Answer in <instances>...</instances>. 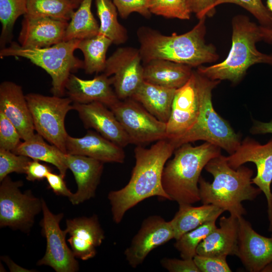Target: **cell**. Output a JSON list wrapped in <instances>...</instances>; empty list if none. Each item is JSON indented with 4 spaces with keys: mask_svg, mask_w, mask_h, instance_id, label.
<instances>
[{
    "mask_svg": "<svg viewBox=\"0 0 272 272\" xmlns=\"http://www.w3.org/2000/svg\"><path fill=\"white\" fill-rule=\"evenodd\" d=\"M175 149L168 139L157 141L149 148L136 147L135 165L128 183L108 194L114 223H120L129 210L147 198L158 196L170 200L163 189L162 177L164 166Z\"/></svg>",
    "mask_w": 272,
    "mask_h": 272,
    "instance_id": "1",
    "label": "cell"
},
{
    "mask_svg": "<svg viewBox=\"0 0 272 272\" xmlns=\"http://www.w3.org/2000/svg\"><path fill=\"white\" fill-rule=\"evenodd\" d=\"M206 18L190 31L165 35L151 28L142 26L137 31L139 51L143 64L154 59H164L198 67L219 59L216 49L205 40Z\"/></svg>",
    "mask_w": 272,
    "mask_h": 272,
    "instance_id": "2",
    "label": "cell"
},
{
    "mask_svg": "<svg viewBox=\"0 0 272 272\" xmlns=\"http://www.w3.org/2000/svg\"><path fill=\"white\" fill-rule=\"evenodd\" d=\"M213 177L212 183L200 176L199 195L202 204H211L237 218L246 214L242 202L252 200L261 192L252 185L253 170L244 166L231 167L222 154L211 159L205 167Z\"/></svg>",
    "mask_w": 272,
    "mask_h": 272,
    "instance_id": "3",
    "label": "cell"
},
{
    "mask_svg": "<svg viewBox=\"0 0 272 272\" xmlns=\"http://www.w3.org/2000/svg\"><path fill=\"white\" fill-rule=\"evenodd\" d=\"M261 40L260 25L247 16L236 15L232 20V44L227 56L221 62L201 65L196 71L212 80H228L237 84L252 65L263 63L272 66V54L261 52L256 48V43Z\"/></svg>",
    "mask_w": 272,
    "mask_h": 272,
    "instance_id": "4",
    "label": "cell"
},
{
    "mask_svg": "<svg viewBox=\"0 0 272 272\" xmlns=\"http://www.w3.org/2000/svg\"><path fill=\"white\" fill-rule=\"evenodd\" d=\"M221 148L210 143L193 147L180 146L173 158L164 166L162 183L170 200L178 205H192L200 201L198 181L201 172L212 159L221 155Z\"/></svg>",
    "mask_w": 272,
    "mask_h": 272,
    "instance_id": "5",
    "label": "cell"
},
{
    "mask_svg": "<svg viewBox=\"0 0 272 272\" xmlns=\"http://www.w3.org/2000/svg\"><path fill=\"white\" fill-rule=\"evenodd\" d=\"M199 97V112L193 126L181 137L169 140L176 149L186 143L205 141L233 154L240 146V136L230 124L215 111L212 103V91L220 81L212 80L195 71Z\"/></svg>",
    "mask_w": 272,
    "mask_h": 272,
    "instance_id": "6",
    "label": "cell"
},
{
    "mask_svg": "<svg viewBox=\"0 0 272 272\" xmlns=\"http://www.w3.org/2000/svg\"><path fill=\"white\" fill-rule=\"evenodd\" d=\"M79 41L80 40L63 41L44 48L25 47L13 42L9 46L1 48L0 57L16 56L29 60L51 77V91L53 95L62 97L65 92L66 82L71 73L84 69V61L74 55Z\"/></svg>",
    "mask_w": 272,
    "mask_h": 272,
    "instance_id": "7",
    "label": "cell"
},
{
    "mask_svg": "<svg viewBox=\"0 0 272 272\" xmlns=\"http://www.w3.org/2000/svg\"><path fill=\"white\" fill-rule=\"evenodd\" d=\"M26 98L35 131L48 142L66 153L68 134L64 120L68 112L73 109V102L67 97L45 96L29 93Z\"/></svg>",
    "mask_w": 272,
    "mask_h": 272,
    "instance_id": "8",
    "label": "cell"
},
{
    "mask_svg": "<svg viewBox=\"0 0 272 272\" xmlns=\"http://www.w3.org/2000/svg\"><path fill=\"white\" fill-rule=\"evenodd\" d=\"M21 180L13 181L8 175L0 185V227H9L29 233L35 219L42 210V198L31 190L22 192Z\"/></svg>",
    "mask_w": 272,
    "mask_h": 272,
    "instance_id": "9",
    "label": "cell"
},
{
    "mask_svg": "<svg viewBox=\"0 0 272 272\" xmlns=\"http://www.w3.org/2000/svg\"><path fill=\"white\" fill-rule=\"evenodd\" d=\"M110 109L128 135L130 144L143 146L167 139L166 123L158 120L134 99L119 100Z\"/></svg>",
    "mask_w": 272,
    "mask_h": 272,
    "instance_id": "10",
    "label": "cell"
},
{
    "mask_svg": "<svg viewBox=\"0 0 272 272\" xmlns=\"http://www.w3.org/2000/svg\"><path fill=\"white\" fill-rule=\"evenodd\" d=\"M42 200L43 217L40 225L42 235L46 240V247L37 265L50 266L56 272H76L79 270V263L66 244V231L61 230L59 225L63 214L52 213L45 201L42 198Z\"/></svg>",
    "mask_w": 272,
    "mask_h": 272,
    "instance_id": "11",
    "label": "cell"
},
{
    "mask_svg": "<svg viewBox=\"0 0 272 272\" xmlns=\"http://www.w3.org/2000/svg\"><path fill=\"white\" fill-rule=\"evenodd\" d=\"M229 166L237 169L247 162L255 164L257 172L252 182L262 192L266 199L269 231L272 232V138L265 144L247 137L236 151L226 157Z\"/></svg>",
    "mask_w": 272,
    "mask_h": 272,
    "instance_id": "12",
    "label": "cell"
},
{
    "mask_svg": "<svg viewBox=\"0 0 272 272\" xmlns=\"http://www.w3.org/2000/svg\"><path fill=\"white\" fill-rule=\"evenodd\" d=\"M139 49L117 48L108 58L103 73L112 76V86L119 100L131 98L144 81V66Z\"/></svg>",
    "mask_w": 272,
    "mask_h": 272,
    "instance_id": "13",
    "label": "cell"
},
{
    "mask_svg": "<svg viewBox=\"0 0 272 272\" xmlns=\"http://www.w3.org/2000/svg\"><path fill=\"white\" fill-rule=\"evenodd\" d=\"M173 239L174 233L170 221L158 215L149 216L143 221L125 250V259L131 267L136 268L153 250Z\"/></svg>",
    "mask_w": 272,
    "mask_h": 272,
    "instance_id": "14",
    "label": "cell"
},
{
    "mask_svg": "<svg viewBox=\"0 0 272 272\" xmlns=\"http://www.w3.org/2000/svg\"><path fill=\"white\" fill-rule=\"evenodd\" d=\"M199 112V97L195 71L188 81L176 89L166 123L167 139H177L195 124Z\"/></svg>",
    "mask_w": 272,
    "mask_h": 272,
    "instance_id": "15",
    "label": "cell"
},
{
    "mask_svg": "<svg viewBox=\"0 0 272 272\" xmlns=\"http://www.w3.org/2000/svg\"><path fill=\"white\" fill-rule=\"evenodd\" d=\"M238 220L237 256L248 271H262L272 262V234L269 237L261 235L243 216L239 217Z\"/></svg>",
    "mask_w": 272,
    "mask_h": 272,
    "instance_id": "16",
    "label": "cell"
},
{
    "mask_svg": "<svg viewBox=\"0 0 272 272\" xmlns=\"http://www.w3.org/2000/svg\"><path fill=\"white\" fill-rule=\"evenodd\" d=\"M73 107L77 111L85 128L95 129L122 148L130 144L128 135L114 113L103 104L97 102L88 104L73 103Z\"/></svg>",
    "mask_w": 272,
    "mask_h": 272,
    "instance_id": "17",
    "label": "cell"
},
{
    "mask_svg": "<svg viewBox=\"0 0 272 272\" xmlns=\"http://www.w3.org/2000/svg\"><path fill=\"white\" fill-rule=\"evenodd\" d=\"M67 240L76 258L87 260L94 257L96 248L105 239L98 216L81 217L66 220Z\"/></svg>",
    "mask_w": 272,
    "mask_h": 272,
    "instance_id": "18",
    "label": "cell"
},
{
    "mask_svg": "<svg viewBox=\"0 0 272 272\" xmlns=\"http://www.w3.org/2000/svg\"><path fill=\"white\" fill-rule=\"evenodd\" d=\"M0 111L15 125L23 141L35 134L31 114L21 86L11 81L1 84Z\"/></svg>",
    "mask_w": 272,
    "mask_h": 272,
    "instance_id": "19",
    "label": "cell"
},
{
    "mask_svg": "<svg viewBox=\"0 0 272 272\" xmlns=\"http://www.w3.org/2000/svg\"><path fill=\"white\" fill-rule=\"evenodd\" d=\"M112 85L111 77L104 73L91 80L82 79L71 74L66 82L65 90L73 103L97 102L110 108L119 100Z\"/></svg>",
    "mask_w": 272,
    "mask_h": 272,
    "instance_id": "20",
    "label": "cell"
},
{
    "mask_svg": "<svg viewBox=\"0 0 272 272\" xmlns=\"http://www.w3.org/2000/svg\"><path fill=\"white\" fill-rule=\"evenodd\" d=\"M68 22L49 17L24 16L18 37L19 44L25 47H47L63 41Z\"/></svg>",
    "mask_w": 272,
    "mask_h": 272,
    "instance_id": "21",
    "label": "cell"
},
{
    "mask_svg": "<svg viewBox=\"0 0 272 272\" xmlns=\"http://www.w3.org/2000/svg\"><path fill=\"white\" fill-rule=\"evenodd\" d=\"M68 169L73 173L77 190L69 199L78 205L95 196L103 173L104 163L87 156L66 154Z\"/></svg>",
    "mask_w": 272,
    "mask_h": 272,
    "instance_id": "22",
    "label": "cell"
},
{
    "mask_svg": "<svg viewBox=\"0 0 272 272\" xmlns=\"http://www.w3.org/2000/svg\"><path fill=\"white\" fill-rule=\"evenodd\" d=\"M65 147L67 154L83 155L103 163H123L125 157L123 148L91 130L82 138L68 135Z\"/></svg>",
    "mask_w": 272,
    "mask_h": 272,
    "instance_id": "23",
    "label": "cell"
},
{
    "mask_svg": "<svg viewBox=\"0 0 272 272\" xmlns=\"http://www.w3.org/2000/svg\"><path fill=\"white\" fill-rule=\"evenodd\" d=\"M217 227L198 245L196 253L206 256L226 258L237 256L238 251V218L230 215L220 219Z\"/></svg>",
    "mask_w": 272,
    "mask_h": 272,
    "instance_id": "24",
    "label": "cell"
},
{
    "mask_svg": "<svg viewBox=\"0 0 272 272\" xmlns=\"http://www.w3.org/2000/svg\"><path fill=\"white\" fill-rule=\"evenodd\" d=\"M143 66L144 81L175 89L188 81L193 71L189 65L164 59L152 60Z\"/></svg>",
    "mask_w": 272,
    "mask_h": 272,
    "instance_id": "25",
    "label": "cell"
},
{
    "mask_svg": "<svg viewBox=\"0 0 272 272\" xmlns=\"http://www.w3.org/2000/svg\"><path fill=\"white\" fill-rule=\"evenodd\" d=\"M176 90L144 81L131 98L158 120L167 123Z\"/></svg>",
    "mask_w": 272,
    "mask_h": 272,
    "instance_id": "26",
    "label": "cell"
},
{
    "mask_svg": "<svg viewBox=\"0 0 272 272\" xmlns=\"http://www.w3.org/2000/svg\"><path fill=\"white\" fill-rule=\"evenodd\" d=\"M224 211L211 204L193 207L190 204L179 205L178 211L170 221L174 239H178L188 232L206 222L217 220Z\"/></svg>",
    "mask_w": 272,
    "mask_h": 272,
    "instance_id": "27",
    "label": "cell"
},
{
    "mask_svg": "<svg viewBox=\"0 0 272 272\" xmlns=\"http://www.w3.org/2000/svg\"><path fill=\"white\" fill-rule=\"evenodd\" d=\"M38 133L30 139L21 142L12 152L24 155L32 160L43 161L55 166L64 178L68 169L66 154L52 144H48Z\"/></svg>",
    "mask_w": 272,
    "mask_h": 272,
    "instance_id": "28",
    "label": "cell"
},
{
    "mask_svg": "<svg viewBox=\"0 0 272 272\" xmlns=\"http://www.w3.org/2000/svg\"><path fill=\"white\" fill-rule=\"evenodd\" d=\"M92 0H83L68 22L63 41L83 40L97 35L99 25L91 11Z\"/></svg>",
    "mask_w": 272,
    "mask_h": 272,
    "instance_id": "29",
    "label": "cell"
},
{
    "mask_svg": "<svg viewBox=\"0 0 272 272\" xmlns=\"http://www.w3.org/2000/svg\"><path fill=\"white\" fill-rule=\"evenodd\" d=\"M112 41L107 37L98 34L88 39L80 40L78 49L84 56V69L87 74L104 72L106 63V53Z\"/></svg>",
    "mask_w": 272,
    "mask_h": 272,
    "instance_id": "30",
    "label": "cell"
},
{
    "mask_svg": "<svg viewBox=\"0 0 272 272\" xmlns=\"http://www.w3.org/2000/svg\"><path fill=\"white\" fill-rule=\"evenodd\" d=\"M97 16L100 20L99 34L120 45L128 39L127 31L117 19V10L111 0H95Z\"/></svg>",
    "mask_w": 272,
    "mask_h": 272,
    "instance_id": "31",
    "label": "cell"
},
{
    "mask_svg": "<svg viewBox=\"0 0 272 272\" xmlns=\"http://www.w3.org/2000/svg\"><path fill=\"white\" fill-rule=\"evenodd\" d=\"M78 8L72 0H28L25 15L68 22Z\"/></svg>",
    "mask_w": 272,
    "mask_h": 272,
    "instance_id": "32",
    "label": "cell"
},
{
    "mask_svg": "<svg viewBox=\"0 0 272 272\" xmlns=\"http://www.w3.org/2000/svg\"><path fill=\"white\" fill-rule=\"evenodd\" d=\"M28 0H0V36L1 48L12 42L13 30L17 19L27 12Z\"/></svg>",
    "mask_w": 272,
    "mask_h": 272,
    "instance_id": "33",
    "label": "cell"
},
{
    "mask_svg": "<svg viewBox=\"0 0 272 272\" xmlns=\"http://www.w3.org/2000/svg\"><path fill=\"white\" fill-rule=\"evenodd\" d=\"M216 220H212L200 225L184 234L176 240L174 246L183 259H193L196 254L198 245L217 227Z\"/></svg>",
    "mask_w": 272,
    "mask_h": 272,
    "instance_id": "34",
    "label": "cell"
},
{
    "mask_svg": "<svg viewBox=\"0 0 272 272\" xmlns=\"http://www.w3.org/2000/svg\"><path fill=\"white\" fill-rule=\"evenodd\" d=\"M152 14L168 19L189 20L192 14L188 0H147Z\"/></svg>",
    "mask_w": 272,
    "mask_h": 272,
    "instance_id": "35",
    "label": "cell"
},
{
    "mask_svg": "<svg viewBox=\"0 0 272 272\" xmlns=\"http://www.w3.org/2000/svg\"><path fill=\"white\" fill-rule=\"evenodd\" d=\"M224 4L238 5L250 13L258 21L260 25L272 26V17L262 0H217L213 5L211 11L213 15L216 8Z\"/></svg>",
    "mask_w": 272,
    "mask_h": 272,
    "instance_id": "36",
    "label": "cell"
},
{
    "mask_svg": "<svg viewBox=\"0 0 272 272\" xmlns=\"http://www.w3.org/2000/svg\"><path fill=\"white\" fill-rule=\"evenodd\" d=\"M31 160L24 155L0 149V182L13 172L25 174L27 166Z\"/></svg>",
    "mask_w": 272,
    "mask_h": 272,
    "instance_id": "37",
    "label": "cell"
},
{
    "mask_svg": "<svg viewBox=\"0 0 272 272\" xmlns=\"http://www.w3.org/2000/svg\"><path fill=\"white\" fill-rule=\"evenodd\" d=\"M21 139L15 125L0 111V149L13 151L20 144Z\"/></svg>",
    "mask_w": 272,
    "mask_h": 272,
    "instance_id": "38",
    "label": "cell"
},
{
    "mask_svg": "<svg viewBox=\"0 0 272 272\" xmlns=\"http://www.w3.org/2000/svg\"><path fill=\"white\" fill-rule=\"evenodd\" d=\"M113 3L122 19H126L133 13H137L147 19L151 17L147 0H113Z\"/></svg>",
    "mask_w": 272,
    "mask_h": 272,
    "instance_id": "39",
    "label": "cell"
},
{
    "mask_svg": "<svg viewBox=\"0 0 272 272\" xmlns=\"http://www.w3.org/2000/svg\"><path fill=\"white\" fill-rule=\"evenodd\" d=\"M193 260L199 272H231L226 258L201 256L196 254Z\"/></svg>",
    "mask_w": 272,
    "mask_h": 272,
    "instance_id": "40",
    "label": "cell"
},
{
    "mask_svg": "<svg viewBox=\"0 0 272 272\" xmlns=\"http://www.w3.org/2000/svg\"><path fill=\"white\" fill-rule=\"evenodd\" d=\"M160 263L163 267L170 272H199L193 259L164 257Z\"/></svg>",
    "mask_w": 272,
    "mask_h": 272,
    "instance_id": "41",
    "label": "cell"
},
{
    "mask_svg": "<svg viewBox=\"0 0 272 272\" xmlns=\"http://www.w3.org/2000/svg\"><path fill=\"white\" fill-rule=\"evenodd\" d=\"M52 172L51 169L39 161L31 160L27 167L26 179L30 181H40L46 178L47 174Z\"/></svg>",
    "mask_w": 272,
    "mask_h": 272,
    "instance_id": "42",
    "label": "cell"
},
{
    "mask_svg": "<svg viewBox=\"0 0 272 272\" xmlns=\"http://www.w3.org/2000/svg\"><path fill=\"white\" fill-rule=\"evenodd\" d=\"M63 178L60 174H57L52 172H49L46 177L49 187L54 193L58 195L66 196L70 199L74 193L67 187Z\"/></svg>",
    "mask_w": 272,
    "mask_h": 272,
    "instance_id": "43",
    "label": "cell"
},
{
    "mask_svg": "<svg viewBox=\"0 0 272 272\" xmlns=\"http://www.w3.org/2000/svg\"><path fill=\"white\" fill-rule=\"evenodd\" d=\"M217 0H188L192 13L198 19L207 17H212L211 8Z\"/></svg>",
    "mask_w": 272,
    "mask_h": 272,
    "instance_id": "44",
    "label": "cell"
},
{
    "mask_svg": "<svg viewBox=\"0 0 272 272\" xmlns=\"http://www.w3.org/2000/svg\"><path fill=\"white\" fill-rule=\"evenodd\" d=\"M250 132L252 134H272V120L268 122L253 120Z\"/></svg>",
    "mask_w": 272,
    "mask_h": 272,
    "instance_id": "45",
    "label": "cell"
},
{
    "mask_svg": "<svg viewBox=\"0 0 272 272\" xmlns=\"http://www.w3.org/2000/svg\"><path fill=\"white\" fill-rule=\"evenodd\" d=\"M2 259L7 264L11 271H35V270H30L17 265L7 256H2Z\"/></svg>",
    "mask_w": 272,
    "mask_h": 272,
    "instance_id": "46",
    "label": "cell"
},
{
    "mask_svg": "<svg viewBox=\"0 0 272 272\" xmlns=\"http://www.w3.org/2000/svg\"><path fill=\"white\" fill-rule=\"evenodd\" d=\"M261 30L263 40L269 43H272V26L265 27L261 26Z\"/></svg>",
    "mask_w": 272,
    "mask_h": 272,
    "instance_id": "47",
    "label": "cell"
},
{
    "mask_svg": "<svg viewBox=\"0 0 272 272\" xmlns=\"http://www.w3.org/2000/svg\"><path fill=\"white\" fill-rule=\"evenodd\" d=\"M266 7L272 17V0H266Z\"/></svg>",
    "mask_w": 272,
    "mask_h": 272,
    "instance_id": "48",
    "label": "cell"
},
{
    "mask_svg": "<svg viewBox=\"0 0 272 272\" xmlns=\"http://www.w3.org/2000/svg\"><path fill=\"white\" fill-rule=\"evenodd\" d=\"M262 271H272V262L268 264L262 270Z\"/></svg>",
    "mask_w": 272,
    "mask_h": 272,
    "instance_id": "49",
    "label": "cell"
},
{
    "mask_svg": "<svg viewBox=\"0 0 272 272\" xmlns=\"http://www.w3.org/2000/svg\"><path fill=\"white\" fill-rule=\"evenodd\" d=\"M74 3L79 7V5L81 4L83 0H72Z\"/></svg>",
    "mask_w": 272,
    "mask_h": 272,
    "instance_id": "50",
    "label": "cell"
}]
</instances>
